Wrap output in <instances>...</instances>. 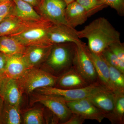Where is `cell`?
Segmentation results:
<instances>
[{"instance_id":"obj_4","label":"cell","mask_w":124,"mask_h":124,"mask_svg":"<svg viewBox=\"0 0 124 124\" xmlns=\"http://www.w3.org/2000/svg\"><path fill=\"white\" fill-rule=\"evenodd\" d=\"M53 23L46 19L42 23L27 28L19 33L10 36L27 46H53L48 39V31Z\"/></svg>"},{"instance_id":"obj_37","label":"cell","mask_w":124,"mask_h":124,"mask_svg":"<svg viewBox=\"0 0 124 124\" xmlns=\"http://www.w3.org/2000/svg\"><path fill=\"white\" fill-rule=\"evenodd\" d=\"M0 17V22H1V21H2V20H3L5 17Z\"/></svg>"},{"instance_id":"obj_9","label":"cell","mask_w":124,"mask_h":124,"mask_svg":"<svg viewBox=\"0 0 124 124\" xmlns=\"http://www.w3.org/2000/svg\"><path fill=\"white\" fill-rule=\"evenodd\" d=\"M47 36L49 41L53 45L67 42L76 44L84 43L78 37L77 31L66 24H52L49 28Z\"/></svg>"},{"instance_id":"obj_12","label":"cell","mask_w":124,"mask_h":124,"mask_svg":"<svg viewBox=\"0 0 124 124\" xmlns=\"http://www.w3.org/2000/svg\"><path fill=\"white\" fill-rule=\"evenodd\" d=\"M46 19L44 18L38 22H27L10 15L0 22V36H11L19 33L27 28L40 23Z\"/></svg>"},{"instance_id":"obj_39","label":"cell","mask_w":124,"mask_h":124,"mask_svg":"<svg viewBox=\"0 0 124 124\" xmlns=\"http://www.w3.org/2000/svg\"></svg>"},{"instance_id":"obj_25","label":"cell","mask_w":124,"mask_h":124,"mask_svg":"<svg viewBox=\"0 0 124 124\" xmlns=\"http://www.w3.org/2000/svg\"><path fill=\"white\" fill-rule=\"evenodd\" d=\"M23 122L25 124H44V111L39 108L31 109L23 114Z\"/></svg>"},{"instance_id":"obj_8","label":"cell","mask_w":124,"mask_h":124,"mask_svg":"<svg viewBox=\"0 0 124 124\" xmlns=\"http://www.w3.org/2000/svg\"><path fill=\"white\" fill-rule=\"evenodd\" d=\"M67 6L63 0H44L37 9L42 17L54 24L68 25L65 16Z\"/></svg>"},{"instance_id":"obj_18","label":"cell","mask_w":124,"mask_h":124,"mask_svg":"<svg viewBox=\"0 0 124 124\" xmlns=\"http://www.w3.org/2000/svg\"><path fill=\"white\" fill-rule=\"evenodd\" d=\"M65 16L68 25L74 29L84 23L89 18L85 9L76 1L67 5Z\"/></svg>"},{"instance_id":"obj_20","label":"cell","mask_w":124,"mask_h":124,"mask_svg":"<svg viewBox=\"0 0 124 124\" xmlns=\"http://www.w3.org/2000/svg\"><path fill=\"white\" fill-rule=\"evenodd\" d=\"M26 46L10 36H0V52L9 55L24 53Z\"/></svg>"},{"instance_id":"obj_13","label":"cell","mask_w":124,"mask_h":124,"mask_svg":"<svg viewBox=\"0 0 124 124\" xmlns=\"http://www.w3.org/2000/svg\"><path fill=\"white\" fill-rule=\"evenodd\" d=\"M90 85L72 66L58 77L55 87L64 89L84 88Z\"/></svg>"},{"instance_id":"obj_2","label":"cell","mask_w":124,"mask_h":124,"mask_svg":"<svg viewBox=\"0 0 124 124\" xmlns=\"http://www.w3.org/2000/svg\"><path fill=\"white\" fill-rule=\"evenodd\" d=\"M76 44L67 42L53 45L45 62L46 70L59 76L73 66Z\"/></svg>"},{"instance_id":"obj_11","label":"cell","mask_w":124,"mask_h":124,"mask_svg":"<svg viewBox=\"0 0 124 124\" xmlns=\"http://www.w3.org/2000/svg\"><path fill=\"white\" fill-rule=\"evenodd\" d=\"M23 93L17 80L5 77L0 87V95L4 101L14 106H20Z\"/></svg>"},{"instance_id":"obj_38","label":"cell","mask_w":124,"mask_h":124,"mask_svg":"<svg viewBox=\"0 0 124 124\" xmlns=\"http://www.w3.org/2000/svg\"><path fill=\"white\" fill-rule=\"evenodd\" d=\"M41 0V2H42V1H43L44 0Z\"/></svg>"},{"instance_id":"obj_28","label":"cell","mask_w":124,"mask_h":124,"mask_svg":"<svg viewBox=\"0 0 124 124\" xmlns=\"http://www.w3.org/2000/svg\"><path fill=\"white\" fill-rule=\"evenodd\" d=\"M108 6L115 10L118 15H124V0H100Z\"/></svg>"},{"instance_id":"obj_36","label":"cell","mask_w":124,"mask_h":124,"mask_svg":"<svg viewBox=\"0 0 124 124\" xmlns=\"http://www.w3.org/2000/svg\"><path fill=\"white\" fill-rule=\"evenodd\" d=\"M10 0H0V3H2V2H6V1Z\"/></svg>"},{"instance_id":"obj_16","label":"cell","mask_w":124,"mask_h":124,"mask_svg":"<svg viewBox=\"0 0 124 124\" xmlns=\"http://www.w3.org/2000/svg\"><path fill=\"white\" fill-rule=\"evenodd\" d=\"M29 69L22 54L8 55L5 76L6 77L18 80Z\"/></svg>"},{"instance_id":"obj_30","label":"cell","mask_w":124,"mask_h":124,"mask_svg":"<svg viewBox=\"0 0 124 124\" xmlns=\"http://www.w3.org/2000/svg\"><path fill=\"white\" fill-rule=\"evenodd\" d=\"M85 119L78 114L72 113L70 117L63 124H82Z\"/></svg>"},{"instance_id":"obj_35","label":"cell","mask_w":124,"mask_h":124,"mask_svg":"<svg viewBox=\"0 0 124 124\" xmlns=\"http://www.w3.org/2000/svg\"><path fill=\"white\" fill-rule=\"evenodd\" d=\"M5 77V76L0 75V87L1 85L2 80H3V79H4V78Z\"/></svg>"},{"instance_id":"obj_32","label":"cell","mask_w":124,"mask_h":124,"mask_svg":"<svg viewBox=\"0 0 124 124\" xmlns=\"http://www.w3.org/2000/svg\"><path fill=\"white\" fill-rule=\"evenodd\" d=\"M31 5L34 8H37L41 3V0H22Z\"/></svg>"},{"instance_id":"obj_5","label":"cell","mask_w":124,"mask_h":124,"mask_svg":"<svg viewBox=\"0 0 124 124\" xmlns=\"http://www.w3.org/2000/svg\"><path fill=\"white\" fill-rule=\"evenodd\" d=\"M104 89H107L97 82L81 88L64 89L55 86H46L37 89L36 90L40 93L57 96L65 101H72L87 98Z\"/></svg>"},{"instance_id":"obj_27","label":"cell","mask_w":124,"mask_h":124,"mask_svg":"<svg viewBox=\"0 0 124 124\" xmlns=\"http://www.w3.org/2000/svg\"><path fill=\"white\" fill-rule=\"evenodd\" d=\"M119 60L121 64L124 67V43L121 41L114 42L108 47Z\"/></svg>"},{"instance_id":"obj_6","label":"cell","mask_w":124,"mask_h":124,"mask_svg":"<svg viewBox=\"0 0 124 124\" xmlns=\"http://www.w3.org/2000/svg\"><path fill=\"white\" fill-rule=\"evenodd\" d=\"M36 103H39L46 107L62 124L69 119L72 113L65 100L57 96L38 93H32L30 104H33Z\"/></svg>"},{"instance_id":"obj_19","label":"cell","mask_w":124,"mask_h":124,"mask_svg":"<svg viewBox=\"0 0 124 124\" xmlns=\"http://www.w3.org/2000/svg\"><path fill=\"white\" fill-rule=\"evenodd\" d=\"M15 7L12 14L23 20L29 22L41 21L44 18L37 13L31 5L22 0H12Z\"/></svg>"},{"instance_id":"obj_24","label":"cell","mask_w":124,"mask_h":124,"mask_svg":"<svg viewBox=\"0 0 124 124\" xmlns=\"http://www.w3.org/2000/svg\"><path fill=\"white\" fill-rule=\"evenodd\" d=\"M85 9L88 17H90L108 7L100 0H76Z\"/></svg>"},{"instance_id":"obj_14","label":"cell","mask_w":124,"mask_h":124,"mask_svg":"<svg viewBox=\"0 0 124 124\" xmlns=\"http://www.w3.org/2000/svg\"><path fill=\"white\" fill-rule=\"evenodd\" d=\"M103 113L107 118L113 110L115 105V93L104 89L96 92L87 98Z\"/></svg>"},{"instance_id":"obj_15","label":"cell","mask_w":124,"mask_h":124,"mask_svg":"<svg viewBox=\"0 0 124 124\" xmlns=\"http://www.w3.org/2000/svg\"><path fill=\"white\" fill-rule=\"evenodd\" d=\"M53 46H26L23 56L29 69L36 68L40 64L45 62Z\"/></svg>"},{"instance_id":"obj_17","label":"cell","mask_w":124,"mask_h":124,"mask_svg":"<svg viewBox=\"0 0 124 124\" xmlns=\"http://www.w3.org/2000/svg\"><path fill=\"white\" fill-rule=\"evenodd\" d=\"M86 49L95 67L99 83L104 88L112 91L110 83L109 68L107 63L101 55H98L91 52L88 48L87 46Z\"/></svg>"},{"instance_id":"obj_3","label":"cell","mask_w":124,"mask_h":124,"mask_svg":"<svg viewBox=\"0 0 124 124\" xmlns=\"http://www.w3.org/2000/svg\"><path fill=\"white\" fill-rule=\"evenodd\" d=\"M58 77L46 70L35 68L29 69L17 80L23 93L29 94L40 88L55 86Z\"/></svg>"},{"instance_id":"obj_26","label":"cell","mask_w":124,"mask_h":124,"mask_svg":"<svg viewBox=\"0 0 124 124\" xmlns=\"http://www.w3.org/2000/svg\"><path fill=\"white\" fill-rule=\"evenodd\" d=\"M101 55L108 63L124 73V67L121 66L117 57L108 48L103 52Z\"/></svg>"},{"instance_id":"obj_34","label":"cell","mask_w":124,"mask_h":124,"mask_svg":"<svg viewBox=\"0 0 124 124\" xmlns=\"http://www.w3.org/2000/svg\"><path fill=\"white\" fill-rule=\"evenodd\" d=\"M63 0L66 3L67 5H68L70 3L75 1L76 0Z\"/></svg>"},{"instance_id":"obj_31","label":"cell","mask_w":124,"mask_h":124,"mask_svg":"<svg viewBox=\"0 0 124 124\" xmlns=\"http://www.w3.org/2000/svg\"><path fill=\"white\" fill-rule=\"evenodd\" d=\"M8 55L0 52V75L5 76Z\"/></svg>"},{"instance_id":"obj_22","label":"cell","mask_w":124,"mask_h":124,"mask_svg":"<svg viewBox=\"0 0 124 124\" xmlns=\"http://www.w3.org/2000/svg\"><path fill=\"white\" fill-rule=\"evenodd\" d=\"M115 105L111 113L107 117L112 124H124V93H115Z\"/></svg>"},{"instance_id":"obj_1","label":"cell","mask_w":124,"mask_h":124,"mask_svg":"<svg viewBox=\"0 0 124 124\" xmlns=\"http://www.w3.org/2000/svg\"><path fill=\"white\" fill-rule=\"evenodd\" d=\"M77 33L80 39L88 40V48L98 55H101L112 43L121 41L119 32L103 17L93 20Z\"/></svg>"},{"instance_id":"obj_21","label":"cell","mask_w":124,"mask_h":124,"mask_svg":"<svg viewBox=\"0 0 124 124\" xmlns=\"http://www.w3.org/2000/svg\"><path fill=\"white\" fill-rule=\"evenodd\" d=\"M1 124H20L22 122L20 106L11 105L4 102Z\"/></svg>"},{"instance_id":"obj_29","label":"cell","mask_w":124,"mask_h":124,"mask_svg":"<svg viewBox=\"0 0 124 124\" xmlns=\"http://www.w3.org/2000/svg\"><path fill=\"white\" fill-rule=\"evenodd\" d=\"M15 4L12 0L0 4V17H7L12 14Z\"/></svg>"},{"instance_id":"obj_7","label":"cell","mask_w":124,"mask_h":124,"mask_svg":"<svg viewBox=\"0 0 124 124\" xmlns=\"http://www.w3.org/2000/svg\"><path fill=\"white\" fill-rule=\"evenodd\" d=\"M73 66L90 85L98 82L95 67L85 43L76 44Z\"/></svg>"},{"instance_id":"obj_23","label":"cell","mask_w":124,"mask_h":124,"mask_svg":"<svg viewBox=\"0 0 124 124\" xmlns=\"http://www.w3.org/2000/svg\"><path fill=\"white\" fill-rule=\"evenodd\" d=\"M107 63L109 68V78L112 90L114 93H124V73L117 68Z\"/></svg>"},{"instance_id":"obj_33","label":"cell","mask_w":124,"mask_h":124,"mask_svg":"<svg viewBox=\"0 0 124 124\" xmlns=\"http://www.w3.org/2000/svg\"><path fill=\"white\" fill-rule=\"evenodd\" d=\"M4 100L2 97L0 95V124H1V118L2 109L4 104Z\"/></svg>"},{"instance_id":"obj_10","label":"cell","mask_w":124,"mask_h":124,"mask_svg":"<svg viewBox=\"0 0 124 124\" xmlns=\"http://www.w3.org/2000/svg\"><path fill=\"white\" fill-rule=\"evenodd\" d=\"M65 101L72 113L80 115L85 120H95L100 123L104 118L103 113L87 98Z\"/></svg>"}]
</instances>
